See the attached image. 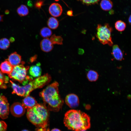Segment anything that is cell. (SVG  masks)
<instances>
[{"label": "cell", "mask_w": 131, "mask_h": 131, "mask_svg": "<svg viewBox=\"0 0 131 131\" xmlns=\"http://www.w3.org/2000/svg\"><path fill=\"white\" fill-rule=\"evenodd\" d=\"M53 44L61 45L63 44V39L60 36H56L55 34L52 35L50 39Z\"/></svg>", "instance_id": "603a6c76"}, {"label": "cell", "mask_w": 131, "mask_h": 131, "mask_svg": "<svg viewBox=\"0 0 131 131\" xmlns=\"http://www.w3.org/2000/svg\"><path fill=\"white\" fill-rule=\"evenodd\" d=\"M86 131V130H82L81 131Z\"/></svg>", "instance_id": "74e56055"}, {"label": "cell", "mask_w": 131, "mask_h": 131, "mask_svg": "<svg viewBox=\"0 0 131 131\" xmlns=\"http://www.w3.org/2000/svg\"><path fill=\"white\" fill-rule=\"evenodd\" d=\"M7 60L13 67L19 65L23 62L21 61V56L16 52L11 54Z\"/></svg>", "instance_id": "8fae6325"}, {"label": "cell", "mask_w": 131, "mask_h": 131, "mask_svg": "<svg viewBox=\"0 0 131 131\" xmlns=\"http://www.w3.org/2000/svg\"><path fill=\"white\" fill-rule=\"evenodd\" d=\"M3 15L0 14V22L3 21Z\"/></svg>", "instance_id": "836d02e7"}, {"label": "cell", "mask_w": 131, "mask_h": 131, "mask_svg": "<svg viewBox=\"0 0 131 131\" xmlns=\"http://www.w3.org/2000/svg\"><path fill=\"white\" fill-rule=\"evenodd\" d=\"M67 14L69 16H73V15L72 10H70L68 11L67 12Z\"/></svg>", "instance_id": "4dcf8cb0"}, {"label": "cell", "mask_w": 131, "mask_h": 131, "mask_svg": "<svg viewBox=\"0 0 131 131\" xmlns=\"http://www.w3.org/2000/svg\"><path fill=\"white\" fill-rule=\"evenodd\" d=\"M13 66L7 60L1 63L0 65V69L2 73L8 74L12 72Z\"/></svg>", "instance_id": "2e32d148"}, {"label": "cell", "mask_w": 131, "mask_h": 131, "mask_svg": "<svg viewBox=\"0 0 131 131\" xmlns=\"http://www.w3.org/2000/svg\"><path fill=\"white\" fill-rule=\"evenodd\" d=\"M1 96H0V97H1Z\"/></svg>", "instance_id": "f35d334b"}, {"label": "cell", "mask_w": 131, "mask_h": 131, "mask_svg": "<svg viewBox=\"0 0 131 131\" xmlns=\"http://www.w3.org/2000/svg\"><path fill=\"white\" fill-rule=\"evenodd\" d=\"M36 131H48L47 130L40 128H37L36 129Z\"/></svg>", "instance_id": "1f68e13d"}, {"label": "cell", "mask_w": 131, "mask_h": 131, "mask_svg": "<svg viewBox=\"0 0 131 131\" xmlns=\"http://www.w3.org/2000/svg\"><path fill=\"white\" fill-rule=\"evenodd\" d=\"M37 103L34 98L28 96L23 100L22 104L25 108L27 109L33 107Z\"/></svg>", "instance_id": "5bb4252c"}, {"label": "cell", "mask_w": 131, "mask_h": 131, "mask_svg": "<svg viewBox=\"0 0 131 131\" xmlns=\"http://www.w3.org/2000/svg\"><path fill=\"white\" fill-rule=\"evenodd\" d=\"M87 76L89 81L90 82H94L98 80V75L96 71L93 70H90L88 72Z\"/></svg>", "instance_id": "ffe728a7"}, {"label": "cell", "mask_w": 131, "mask_h": 131, "mask_svg": "<svg viewBox=\"0 0 131 131\" xmlns=\"http://www.w3.org/2000/svg\"><path fill=\"white\" fill-rule=\"evenodd\" d=\"M80 1L82 3L86 5H90L97 4L100 0H77Z\"/></svg>", "instance_id": "4316f807"}, {"label": "cell", "mask_w": 131, "mask_h": 131, "mask_svg": "<svg viewBox=\"0 0 131 131\" xmlns=\"http://www.w3.org/2000/svg\"><path fill=\"white\" fill-rule=\"evenodd\" d=\"M47 23L49 28L52 29H56L59 25V22L57 19L53 17H49L47 21Z\"/></svg>", "instance_id": "ac0fdd59"}, {"label": "cell", "mask_w": 131, "mask_h": 131, "mask_svg": "<svg viewBox=\"0 0 131 131\" xmlns=\"http://www.w3.org/2000/svg\"><path fill=\"white\" fill-rule=\"evenodd\" d=\"M7 125L4 121H0V131H6Z\"/></svg>", "instance_id": "f1b7e54d"}, {"label": "cell", "mask_w": 131, "mask_h": 131, "mask_svg": "<svg viewBox=\"0 0 131 131\" xmlns=\"http://www.w3.org/2000/svg\"><path fill=\"white\" fill-rule=\"evenodd\" d=\"M51 131H61L60 130L57 128H55L52 129Z\"/></svg>", "instance_id": "d6a6232c"}, {"label": "cell", "mask_w": 131, "mask_h": 131, "mask_svg": "<svg viewBox=\"0 0 131 131\" xmlns=\"http://www.w3.org/2000/svg\"><path fill=\"white\" fill-rule=\"evenodd\" d=\"M26 116L30 122L37 128L49 131V114L45 104L37 103L33 107L27 109Z\"/></svg>", "instance_id": "3957f363"}, {"label": "cell", "mask_w": 131, "mask_h": 131, "mask_svg": "<svg viewBox=\"0 0 131 131\" xmlns=\"http://www.w3.org/2000/svg\"><path fill=\"white\" fill-rule=\"evenodd\" d=\"M17 12L18 15L21 16L28 15L29 13V10L25 5H21L17 9Z\"/></svg>", "instance_id": "44dd1931"}, {"label": "cell", "mask_w": 131, "mask_h": 131, "mask_svg": "<svg viewBox=\"0 0 131 131\" xmlns=\"http://www.w3.org/2000/svg\"><path fill=\"white\" fill-rule=\"evenodd\" d=\"M9 112V104L6 98L1 96L0 98V117L2 119L7 118Z\"/></svg>", "instance_id": "52a82bcc"}, {"label": "cell", "mask_w": 131, "mask_h": 131, "mask_svg": "<svg viewBox=\"0 0 131 131\" xmlns=\"http://www.w3.org/2000/svg\"><path fill=\"white\" fill-rule=\"evenodd\" d=\"M55 0L56 1H57L59 0Z\"/></svg>", "instance_id": "8d00e7d4"}, {"label": "cell", "mask_w": 131, "mask_h": 131, "mask_svg": "<svg viewBox=\"0 0 131 131\" xmlns=\"http://www.w3.org/2000/svg\"><path fill=\"white\" fill-rule=\"evenodd\" d=\"M10 110L11 114L13 116L19 117L25 113V108L22 104L19 102H16L11 106Z\"/></svg>", "instance_id": "ba28073f"}, {"label": "cell", "mask_w": 131, "mask_h": 131, "mask_svg": "<svg viewBox=\"0 0 131 131\" xmlns=\"http://www.w3.org/2000/svg\"><path fill=\"white\" fill-rule=\"evenodd\" d=\"M65 101L66 104L71 108H76L79 105L78 97L74 94H70L67 95L66 97Z\"/></svg>", "instance_id": "9c48e42d"}, {"label": "cell", "mask_w": 131, "mask_h": 131, "mask_svg": "<svg viewBox=\"0 0 131 131\" xmlns=\"http://www.w3.org/2000/svg\"><path fill=\"white\" fill-rule=\"evenodd\" d=\"M63 122L68 129L74 131L86 130L90 127L89 116L79 110L72 109L67 111L65 114Z\"/></svg>", "instance_id": "6da1fadb"}, {"label": "cell", "mask_w": 131, "mask_h": 131, "mask_svg": "<svg viewBox=\"0 0 131 131\" xmlns=\"http://www.w3.org/2000/svg\"><path fill=\"white\" fill-rule=\"evenodd\" d=\"M96 30V36L99 42L103 45L112 46L113 44L112 38V27L108 23L104 25L98 24Z\"/></svg>", "instance_id": "277c9868"}, {"label": "cell", "mask_w": 131, "mask_h": 131, "mask_svg": "<svg viewBox=\"0 0 131 131\" xmlns=\"http://www.w3.org/2000/svg\"><path fill=\"white\" fill-rule=\"evenodd\" d=\"M10 82L11 84L13 89L12 94H16L18 95L24 97L25 91L22 87L16 84L11 81L10 80Z\"/></svg>", "instance_id": "e0dca14e"}, {"label": "cell", "mask_w": 131, "mask_h": 131, "mask_svg": "<svg viewBox=\"0 0 131 131\" xmlns=\"http://www.w3.org/2000/svg\"><path fill=\"white\" fill-rule=\"evenodd\" d=\"M8 77L5 76L0 71V87L4 89L6 88V84L8 82Z\"/></svg>", "instance_id": "d4e9b609"}, {"label": "cell", "mask_w": 131, "mask_h": 131, "mask_svg": "<svg viewBox=\"0 0 131 131\" xmlns=\"http://www.w3.org/2000/svg\"><path fill=\"white\" fill-rule=\"evenodd\" d=\"M52 34V32L51 29L47 27H44L42 28L40 31V34L42 37L48 38Z\"/></svg>", "instance_id": "7402d4cb"}, {"label": "cell", "mask_w": 131, "mask_h": 131, "mask_svg": "<svg viewBox=\"0 0 131 131\" xmlns=\"http://www.w3.org/2000/svg\"><path fill=\"white\" fill-rule=\"evenodd\" d=\"M100 5L101 9L106 11L110 10L113 6V3L110 0H102Z\"/></svg>", "instance_id": "d6986e66"}, {"label": "cell", "mask_w": 131, "mask_h": 131, "mask_svg": "<svg viewBox=\"0 0 131 131\" xmlns=\"http://www.w3.org/2000/svg\"><path fill=\"white\" fill-rule=\"evenodd\" d=\"M59 85L56 81L49 85L40 93V96L47 105L49 110L55 112L61 108L64 101L59 93Z\"/></svg>", "instance_id": "7a4b0ae2"}, {"label": "cell", "mask_w": 131, "mask_h": 131, "mask_svg": "<svg viewBox=\"0 0 131 131\" xmlns=\"http://www.w3.org/2000/svg\"><path fill=\"white\" fill-rule=\"evenodd\" d=\"M40 47L42 51L44 52H48L52 50L53 46L50 39L45 38L41 41Z\"/></svg>", "instance_id": "7c38bea8"}, {"label": "cell", "mask_w": 131, "mask_h": 131, "mask_svg": "<svg viewBox=\"0 0 131 131\" xmlns=\"http://www.w3.org/2000/svg\"><path fill=\"white\" fill-rule=\"evenodd\" d=\"M115 26L117 31L121 32L125 30L126 27V25L123 21L121 20H119L115 22Z\"/></svg>", "instance_id": "cb8c5ba5"}, {"label": "cell", "mask_w": 131, "mask_h": 131, "mask_svg": "<svg viewBox=\"0 0 131 131\" xmlns=\"http://www.w3.org/2000/svg\"><path fill=\"white\" fill-rule=\"evenodd\" d=\"M10 42L8 39L6 38H3L0 40V49L5 50L9 46Z\"/></svg>", "instance_id": "484cf974"}, {"label": "cell", "mask_w": 131, "mask_h": 131, "mask_svg": "<svg viewBox=\"0 0 131 131\" xmlns=\"http://www.w3.org/2000/svg\"><path fill=\"white\" fill-rule=\"evenodd\" d=\"M40 63H37L36 65L31 66L29 68V73L33 77H37L41 76V69L40 67Z\"/></svg>", "instance_id": "9a60e30c"}, {"label": "cell", "mask_w": 131, "mask_h": 131, "mask_svg": "<svg viewBox=\"0 0 131 131\" xmlns=\"http://www.w3.org/2000/svg\"><path fill=\"white\" fill-rule=\"evenodd\" d=\"M131 15H130L128 19V22H129V23L131 25Z\"/></svg>", "instance_id": "e575fe53"}, {"label": "cell", "mask_w": 131, "mask_h": 131, "mask_svg": "<svg viewBox=\"0 0 131 131\" xmlns=\"http://www.w3.org/2000/svg\"><path fill=\"white\" fill-rule=\"evenodd\" d=\"M37 56L35 55L34 56L32 57L30 59V62H33L35 61L37 58Z\"/></svg>", "instance_id": "f546056e"}, {"label": "cell", "mask_w": 131, "mask_h": 131, "mask_svg": "<svg viewBox=\"0 0 131 131\" xmlns=\"http://www.w3.org/2000/svg\"><path fill=\"white\" fill-rule=\"evenodd\" d=\"M44 3V1L43 0H38L35 3V7L36 8L40 9L43 5Z\"/></svg>", "instance_id": "83f0119b"}, {"label": "cell", "mask_w": 131, "mask_h": 131, "mask_svg": "<svg viewBox=\"0 0 131 131\" xmlns=\"http://www.w3.org/2000/svg\"><path fill=\"white\" fill-rule=\"evenodd\" d=\"M21 131H29L27 130L24 129V130H22Z\"/></svg>", "instance_id": "d590c367"}, {"label": "cell", "mask_w": 131, "mask_h": 131, "mask_svg": "<svg viewBox=\"0 0 131 131\" xmlns=\"http://www.w3.org/2000/svg\"><path fill=\"white\" fill-rule=\"evenodd\" d=\"M51 80V76L47 73L30 81L26 85L22 86L25 91L24 97L29 96L31 92L34 90L42 88L47 85Z\"/></svg>", "instance_id": "8992f818"}, {"label": "cell", "mask_w": 131, "mask_h": 131, "mask_svg": "<svg viewBox=\"0 0 131 131\" xmlns=\"http://www.w3.org/2000/svg\"><path fill=\"white\" fill-rule=\"evenodd\" d=\"M24 64V62H23L21 64L13 67L12 72L8 74V76L25 85L27 84L29 81L32 80V78L27 75L29 67L25 66Z\"/></svg>", "instance_id": "5b68a950"}, {"label": "cell", "mask_w": 131, "mask_h": 131, "mask_svg": "<svg viewBox=\"0 0 131 131\" xmlns=\"http://www.w3.org/2000/svg\"><path fill=\"white\" fill-rule=\"evenodd\" d=\"M49 11L51 16L57 17L61 15L63 11V9L60 4L58 3H54L50 6Z\"/></svg>", "instance_id": "30bf717a"}, {"label": "cell", "mask_w": 131, "mask_h": 131, "mask_svg": "<svg viewBox=\"0 0 131 131\" xmlns=\"http://www.w3.org/2000/svg\"><path fill=\"white\" fill-rule=\"evenodd\" d=\"M111 54L114 58L117 60L121 61L124 59L123 53L117 45L113 46Z\"/></svg>", "instance_id": "4fadbf2b"}]
</instances>
